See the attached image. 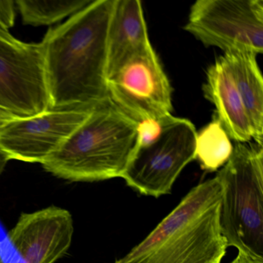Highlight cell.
I'll return each instance as SVG.
<instances>
[{
    "label": "cell",
    "mask_w": 263,
    "mask_h": 263,
    "mask_svg": "<svg viewBox=\"0 0 263 263\" xmlns=\"http://www.w3.org/2000/svg\"><path fill=\"white\" fill-rule=\"evenodd\" d=\"M115 0H93L43 40L50 110L93 107L110 99L107 35Z\"/></svg>",
    "instance_id": "6da1fadb"
},
{
    "label": "cell",
    "mask_w": 263,
    "mask_h": 263,
    "mask_svg": "<svg viewBox=\"0 0 263 263\" xmlns=\"http://www.w3.org/2000/svg\"><path fill=\"white\" fill-rule=\"evenodd\" d=\"M221 194L218 177L200 183L114 263H221L228 248L220 229Z\"/></svg>",
    "instance_id": "7a4b0ae2"
},
{
    "label": "cell",
    "mask_w": 263,
    "mask_h": 263,
    "mask_svg": "<svg viewBox=\"0 0 263 263\" xmlns=\"http://www.w3.org/2000/svg\"><path fill=\"white\" fill-rule=\"evenodd\" d=\"M137 144V122L108 99L41 164L63 179L93 182L121 178Z\"/></svg>",
    "instance_id": "3957f363"
},
{
    "label": "cell",
    "mask_w": 263,
    "mask_h": 263,
    "mask_svg": "<svg viewBox=\"0 0 263 263\" xmlns=\"http://www.w3.org/2000/svg\"><path fill=\"white\" fill-rule=\"evenodd\" d=\"M221 187L219 224L228 247L263 259V150L236 143L218 172Z\"/></svg>",
    "instance_id": "277c9868"
},
{
    "label": "cell",
    "mask_w": 263,
    "mask_h": 263,
    "mask_svg": "<svg viewBox=\"0 0 263 263\" xmlns=\"http://www.w3.org/2000/svg\"><path fill=\"white\" fill-rule=\"evenodd\" d=\"M196 135L190 121L172 115L155 142L135 148L121 178L141 195H169L183 169L195 159Z\"/></svg>",
    "instance_id": "5b68a950"
},
{
    "label": "cell",
    "mask_w": 263,
    "mask_h": 263,
    "mask_svg": "<svg viewBox=\"0 0 263 263\" xmlns=\"http://www.w3.org/2000/svg\"><path fill=\"white\" fill-rule=\"evenodd\" d=\"M184 30L207 47L262 53V0H198Z\"/></svg>",
    "instance_id": "8992f818"
},
{
    "label": "cell",
    "mask_w": 263,
    "mask_h": 263,
    "mask_svg": "<svg viewBox=\"0 0 263 263\" xmlns=\"http://www.w3.org/2000/svg\"><path fill=\"white\" fill-rule=\"evenodd\" d=\"M0 107L18 118L50 110L42 43L0 32Z\"/></svg>",
    "instance_id": "52a82bcc"
},
{
    "label": "cell",
    "mask_w": 263,
    "mask_h": 263,
    "mask_svg": "<svg viewBox=\"0 0 263 263\" xmlns=\"http://www.w3.org/2000/svg\"><path fill=\"white\" fill-rule=\"evenodd\" d=\"M112 102L135 122L172 115V89L153 47L107 81Z\"/></svg>",
    "instance_id": "ba28073f"
},
{
    "label": "cell",
    "mask_w": 263,
    "mask_h": 263,
    "mask_svg": "<svg viewBox=\"0 0 263 263\" xmlns=\"http://www.w3.org/2000/svg\"><path fill=\"white\" fill-rule=\"evenodd\" d=\"M93 107L50 110L15 118L0 128V149L10 160L41 164L86 121Z\"/></svg>",
    "instance_id": "9c48e42d"
},
{
    "label": "cell",
    "mask_w": 263,
    "mask_h": 263,
    "mask_svg": "<svg viewBox=\"0 0 263 263\" xmlns=\"http://www.w3.org/2000/svg\"><path fill=\"white\" fill-rule=\"evenodd\" d=\"M73 221L70 212L50 206L23 213L7 235L24 263H54L71 246Z\"/></svg>",
    "instance_id": "30bf717a"
},
{
    "label": "cell",
    "mask_w": 263,
    "mask_h": 263,
    "mask_svg": "<svg viewBox=\"0 0 263 263\" xmlns=\"http://www.w3.org/2000/svg\"><path fill=\"white\" fill-rule=\"evenodd\" d=\"M152 48L141 1L115 0L107 35V78Z\"/></svg>",
    "instance_id": "8fae6325"
},
{
    "label": "cell",
    "mask_w": 263,
    "mask_h": 263,
    "mask_svg": "<svg viewBox=\"0 0 263 263\" xmlns=\"http://www.w3.org/2000/svg\"><path fill=\"white\" fill-rule=\"evenodd\" d=\"M204 93L216 107L217 118L229 138L237 143L249 142L252 139L246 109L223 57L218 58L208 70Z\"/></svg>",
    "instance_id": "7c38bea8"
},
{
    "label": "cell",
    "mask_w": 263,
    "mask_h": 263,
    "mask_svg": "<svg viewBox=\"0 0 263 263\" xmlns=\"http://www.w3.org/2000/svg\"><path fill=\"white\" fill-rule=\"evenodd\" d=\"M256 56L249 52L229 51L222 57L229 66L246 109L252 139L262 147L263 80Z\"/></svg>",
    "instance_id": "4fadbf2b"
},
{
    "label": "cell",
    "mask_w": 263,
    "mask_h": 263,
    "mask_svg": "<svg viewBox=\"0 0 263 263\" xmlns=\"http://www.w3.org/2000/svg\"><path fill=\"white\" fill-rule=\"evenodd\" d=\"M233 152L230 138L217 116L197 133L195 159L203 170L215 172L224 166Z\"/></svg>",
    "instance_id": "5bb4252c"
},
{
    "label": "cell",
    "mask_w": 263,
    "mask_h": 263,
    "mask_svg": "<svg viewBox=\"0 0 263 263\" xmlns=\"http://www.w3.org/2000/svg\"><path fill=\"white\" fill-rule=\"evenodd\" d=\"M92 2L93 0H18L16 4L24 24L47 26L75 14Z\"/></svg>",
    "instance_id": "9a60e30c"
},
{
    "label": "cell",
    "mask_w": 263,
    "mask_h": 263,
    "mask_svg": "<svg viewBox=\"0 0 263 263\" xmlns=\"http://www.w3.org/2000/svg\"><path fill=\"white\" fill-rule=\"evenodd\" d=\"M172 115L160 118H151L137 122L136 147H144L155 142L162 133L166 123Z\"/></svg>",
    "instance_id": "2e32d148"
},
{
    "label": "cell",
    "mask_w": 263,
    "mask_h": 263,
    "mask_svg": "<svg viewBox=\"0 0 263 263\" xmlns=\"http://www.w3.org/2000/svg\"><path fill=\"white\" fill-rule=\"evenodd\" d=\"M16 2L0 1V32L9 33L14 26L16 18Z\"/></svg>",
    "instance_id": "e0dca14e"
},
{
    "label": "cell",
    "mask_w": 263,
    "mask_h": 263,
    "mask_svg": "<svg viewBox=\"0 0 263 263\" xmlns=\"http://www.w3.org/2000/svg\"><path fill=\"white\" fill-rule=\"evenodd\" d=\"M230 263H263V259L253 258L238 252L237 256Z\"/></svg>",
    "instance_id": "ac0fdd59"
},
{
    "label": "cell",
    "mask_w": 263,
    "mask_h": 263,
    "mask_svg": "<svg viewBox=\"0 0 263 263\" xmlns=\"http://www.w3.org/2000/svg\"><path fill=\"white\" fill-rule=\"evenodd\" d=\"M16 118H18V117H16V115H13L8 110H4V109L0 107V128L3 126L5 125L9 121H12V120Z\"/></svg>",
    "instance_id": "d6986e66"
},
{
    "label": "cell",
    "mask_w": 263,
    "mask_h": 263,
    "mask_svg": "<svg viewBox=\"0 0 263 263\" xmlns=\"http://www.w3.org/2000/svg\"><path fill=\"white\" fill-rule=\"evenodd\" d=\"M10 161V158L7 156V154L4 153L1 149H0V176L4 172L7 163Z\"/></svg>",
    "instance_id": "ffe728a7"
},
{
    "label": "cell",
    "mask_w": 263,
    "mask_h": 263,
    "mask_svg": "<svg viewBox=\"0 0 263 263\" xmlns=\"http://www.w3.org/2000/svg\"><path fill=\"white\" fill-rule=\"evenodd\" d=\"M0 263H16V261H15L14 260H13V261H11L8 257L4 256L3 254H0Z\"/></svg>",
    "instance_id": "44dd1931"
}]
</instances>
